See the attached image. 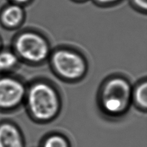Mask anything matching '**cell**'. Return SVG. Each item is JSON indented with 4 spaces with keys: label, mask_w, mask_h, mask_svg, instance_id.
<instances>
[{
    "label": "cell",
    "mask_w": 147,
    "mask_h": 147,
    "mask_svg": "<svg viewBox=\"0 0 147 147\" xmlns=\"http://www.w3.org/2000/svg\"><path fill=\"white\" fill-rule=\"evenodd\" d=\"M23 12L21 8L16 5H12L5 10L3 14V20L9 26L18 25L22 20Z\"/></svg>",
    "instance_id": "obj_9"
},
{
    "label": "cell",
    "mask_w": 147,
    "mask_h": 147,
    "mask_svg": "<svg viewBox=\"0 0 147 147\" xmlns=\"http://www.w3.org/2000/svg\"><path fill=\"white\" fill-rule=\"evenodd\" d=\"M17 62L14 54L10 52H3L0 54V71L5 72L11 70Z\"/></svg>",
    "instance_id": "obj_10"
},
{
    "label": "cell",
    "mask_w": 147,
    "mask_h": 147,
    "mask_svg": "<svg viewBox=\"0 0 147 147\" xmlns=\"http://www.w3.org/2000/svg\"><path fill=\"white\" fill-rule=\"evenodd\" d=\"M0 147H25L22 130L11 120H0Z\"/></svg>",
    "instance_id": "obj_6"
},
{
    "label": "cell",
    "mask_w": 147,
    "mask_h": 147,
    "mask_svg": "<svg viewBox=\"0 0 147 147\" xmlns=\"http://www.w3.org/2000/svg\"><path fill=\"white\" fill-rule=\"evenodd\" d=\"M24 105L33 121L46 124L53 121L61 113V96L56 86L48 81H35L27 87Z\"/></svg>",
    "instance_id": "obj_1"
},
{
    "label": "cell",
    "mask_w": 147,
    "mask_h": 147,
    "mask_svg": "<svg viewBox=\"0 0 147 147\" xmlns=\"http://www.w3.org/2000/svg\"><path fill=\"white\" fill-rule=\"evenodd\" d=\"M16 47L21 56L29 61H43L49 52L46 41L34 33H25L20 36L17 41Z\"/></svg>",
    "instance_id": "obj_5"
},
{
    "label": "cell",
    "mask_w": 147,
    "mask_h": 147,
    "mask_svg": "<svg viewBox=\"0 0 147 147\" xmlns=\"http://www.w3.org/2000/svg\"><path fill=\"white\" fill-rule=\"evenodd\" d=\"M27 86L12 76L0 77V113H10L24 105Z\"/></svg>",
    "instance_id": "obj_3"
},
{
    "label": "cell",
    "mask_w": 147,
    "mask_h": 147,
    "mask_svg": "<svg viewBox=\"0 0 147 147\" xmlns=\"http://www.w3.org/2000/svg\"><path fill=\"white\" fill-rule=\"evenodd\" d=\"M15 1H16L18 2H25L27 1V0H15Z\"/></svg>",
    "instance_id": "obj_13"
},
{
    "label": "cell",
    "mask_w": 147,
    "mask_h": 147,
    "mask_svg": "<svg viewBox=\"0 0 147 147\" xmlns=\"http://www.w3.org/2000/svg\"><path fill=\"white\" fill-rule=\"evenodd\" d=\"M134 1L139 7L144 9L147 7V0H134Z\"/></svg>",
    "instance_id": "obj_11"
},
{
    "label": "cell",
    "mask_w": 147,
    "mask_h": 147,
    "mask_svg": "<svg viewBox=\"0 0 147 147\" xmlns=\"http://www.w3.org/2000/svg\"><path fill=\"white\" fill-rule=\"evenodd\" d=\"M98 1L100 3H109L114 2L117 0H98Z\"/></svg>",
    "instance_id": "obj_12"
},
{
    "label": "cell",
    "mask_w": 147,
    "mask_h": 147,
    "mask_svg": "<svg viewBox=\"0 0 147 147\" xmlns=\"http://www.w3.org/2000/svg\"><path fill=\"white\" fill-rule=\"evenodd\" d=\"M133 86L129 81L116 76L109 79L98 94V108L106 117L117 119L124 116L132 106Z\"/></svg>",
    "instance_id": "obj_2"
},
{
    "label": "cell",
    "mask_w": 147,
    "mask_h": 147,
    "mask_svg": "<svg viewBox=\"0 0 147 147\" xmlns=\"http://www.w3.org/2000/svg\"><path fill=\"white\" fill-rule=\"evenodd\" d=\"M55 72L60 78L69 82L80 80L85 75V62L78 54L68 51H59L52 58Z\"/></svg>",
    "instance_id": "obj_4"
},
{
    "label": "cell",
    "mask_w": 147,
    "mask_h": 147,
    "mask_svg": "<svg viewBox=\"0 0 147 147\" xmlns=\"http://www.w3.org/2000/svg\"><path fill=\"white\" fill-rule=\"evenodd\" d=\"M40 147H71V144L64 134L52 132L47 134L42 140Z\"/></svg>",
    "instance_id": "obj_8"
},
{
    "label": "cell",
    "mask_w": 147,
    "mask_h": 147,
    "mask_svg": "<svg viewBox=\"0 0 147 147\" xmlns=\"http://www.w3.org/2000/svg\"><path fill=\"white\" fill-rule=\"evenodd\" d=\"M132 105L140 111L146 112L147 109V82L144 80L132 88Z\"/></svg>",
    "instance_id": "obj_7"
}]
</instances>
